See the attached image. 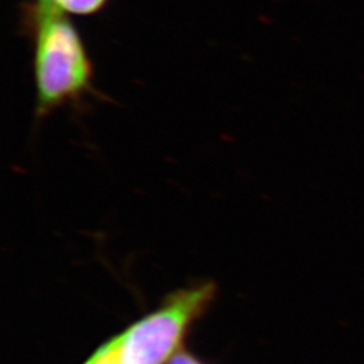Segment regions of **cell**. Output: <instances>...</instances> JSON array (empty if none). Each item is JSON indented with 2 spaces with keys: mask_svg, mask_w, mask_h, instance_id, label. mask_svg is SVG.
I'll return each mask as SVG.
<instances>
[{
  "mask_svg": "<svg viewBox=\"0 0 364 364\" xmlns=\"http://www.w3.org/2000/svg\"><path fill=\"white\" fill-rule=\"evenodd\" d=\"M28 13L37 111L46 115L90 91L93 69L84 41L68 14L36 0H31Z\"/></svg>",
  "mask_w": 364,
  "mask_h": 364,
  "instance_id": "obj_1",
  "label": "cell"
},
{
  "mask_svg": "<svg viewBox=\"0 0 364 364\" xmlns=\"http://www.w3.org/2000/svg\"><path fill=\"white\" fill-rule=\"evenodd\" d=\"M215 287L180 290L141 321L95 352L109 364H165L178 348L191 323L213 299Z\"/></svg>",
  "mask_w": 364,
  "mask_h": 364,
  "instance_id": "obj_2",
  "label": "cell"
},
{
  "mask_svg": "<svg viewBox=\"0 0 364 364\" xmlns=\"http://www.w3.org/2000/svg\"><path fill=\"white\" fill-rule=\"evenodd\" d=\"M72 15H91L105 9L108 0H36Z\"/></svg>",
  "mask_w": 364,
  "mask_h": 364,
  "instance_id": "obj_3",
  "label": "cell"
},
{
  "mask_svg": "<svg viewBox=\"0 0 364 364\" xmlns=\"http://www.w3.org/2000/svg\"><path fill=\"white\" fill-rule=\"evenodd\" d=\"M169 364H201L186 352H178L170 359Z\"/></svg>",
  "mask_w": 364,
  "mask_h": 364,
  "instance_id": "obj_4",
  "label": "cell"
},
{
  "mask_svg": "<svg viewBox=\"0 0 364 364\" xmlns=\"http://www.w3.org/2000/svg\"><path fill=\"white\" fill-rule=\"evenodd\" d=\"M85 364H108L105 360H102L100 358H97L95 353L92 355L91 358H90V360H87V363Z\"/></svg>",
  "mask_w": 364,
  "mask_h": 364,
  "instance_id": "obj_5",
  "label": "cell"
}]
</instances>
